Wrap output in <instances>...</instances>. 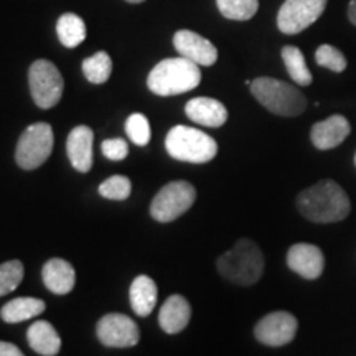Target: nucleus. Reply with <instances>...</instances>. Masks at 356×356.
Listing matches in <instances>:
<instances>
[{"instance_id":"20","label":"nucleus","mask_w":356,"mask_h":356,"mask_svg":"<svg viewBox=\"0 0 356 356\" xmlns=\"http://www.w3.org/2000/svg\"><path fill=\"white\" fill-rule=\"evenodd\" d=\"M129 299L134 314L139 317H147L152 314L155 304H157V284L149 275H139L132 280Z\"/></svg>"},{"instance_id":"21","label":"nucleus","mask_w":356,"mask_h":356,"mask_svg":"<svg viewBox=\"0 0 356 356\" xmlns=\"http://www.w3.org/2000/svg\"><path fill=\"white\" fill-rule=\"evenodd\" d=\"M47 304L42 299H35V297H19L7 302L0 310V317L7 323H20L25 320L35 318L42 315Z\"/></svg>"},{"instance_id":"18","label":"nucleus","mask_w":356,"mask_h":356,"mask_svg":"<svg viewBox=\"0 0 356 356\" xmlns=\"http://www.w3.org/2000/svg\"><path fill=\"white\" fill-rule=\"evenodd\" d=\"M191 318V307L184 296H170L162 305L159 314V323L168 335L180 333Z\"/></svg>"},{"instance_id":"13","label":"nucleus","mask_w":356,"mask_h":356,"mask_svg":"<svg viewBox=\"0 0 356 356\" xmlns=\"http://www.w3.org/2000/svg\"><path fill=\"white\" fill-rule=\"evenodd\" d=\"M175 50L180 56L193 61L198 66H211L218 60V50L210 40L203 38L202 35L191 32V30H178L173 37Z\"/></svg>"},{"instance_id":"15","label":"nucleus","mask_w":356,"mask_h":356,"mask_svg":"<svg viewBox=\"0 0 356 356\" xmlns=\"http://www.w3.org/2000/svg\"><path fill=\"white\" fill-rule=\"evenodd\" d=\"M92 142L95 134L88 126H78L70 132L66 140V154L73 168L79 173H88L92 167Z\"/></svg>"},{"instance_id":"14","label":"nucleus","mask_w":356,"mask_h":356,"mask_svg":"<svg viewBox=\"0 0 356 356\" xmlns=\"http://www.w3.org/2000/svg\"><path fill=\"white\" fill-rule=\"evenodd\" d=\"M350 132L351 126L348 119L335 114L325 121L314 124L310 131V140L318 150H330L340 145L350 136Z\"/></svg>"},{"instance_id":"23","label":"nucleus","mask_w":356,"mask_h":356,"mask_svg":"<svg viewBox=\"0 0 356 356\" xmlns=\"http://www.w3.org/2000/svg\"><path fill=\"white\" fill-rule=\"evenodd\" d=\"M282 60L286 65L289 76L293 79V83H297L299 86H309L314 81L309 66L305 63L304 53H302L297 47L287 44L282 48Z\"/></svg>"},{"instance_id":"33","label":"nucleus","mask_w":356,"mask_h":356,"mask_svg":"<svg viewBox=\"0 0 356 356\" xmlns=\"http://www.w3.org/2000/svg\"><path fill=\"white\" fill-rule=\"evenodd\" d=\"M127 2H131V3H140V2H145V0H127Z\"/></svg>"},{"instance_id":"31","label":"nucleus","mask_w":356,"mask_h":356,"mask_svg":"<svg viewBox=\"0 0 356 356\" xmlns=\"http://www.w3.org/2000/svg\"><path fill=\"white\" fill-rule=\"evenodd\" d=\"M0 356H25L19 346L8 341H0Z\"/></svg>"},{"instance_id":"19","label":"nucleus","mask_w":356,"mask_h":356,"mask_svg":"<svg viewBox=\"0 0 356 356\" xmlns=\"http://www.w3.org/2000/svg\"><path fill=\"white\" fill-rule=\"evenodd\" d=\"M26 340H29L30 348L42 356H55L61 350V338L55 327L47 320H38L30 325Z\"/></svg>"},{"instance_id":"7","label":"nucleus","mask_w":356,"mask_h":356,"mask_svg":"<svg viewBox=\"0 0 356 356\" xmlns=\"http://www.w3.org/2000/svg\"><path fill=\"white\" fill-rule=\"evenodd\" d=\"M197 200V190L188 181H172L155 195L150 204V215L160 222L175 221L193 207Z\"/></svg>"},{"instance_id":"22","label":"nucleus","mask_w":356,"mask_h":356,"mask_svg":"<svg viewBox=\"0 0 356 356\" xmlns=\"http://www.w3.org/2000/svg\"><path fill=\"white\" fill-rule=\"evenodd\" d=\"M56 33L66 48H76L86 38V25L76 13H65L58 19Z\"/></svg>"},{"instance_id":"34","label":"nucleus","mask_w":356,"mask_h":356,"mask_svg":"<svg viewBox=\"0 0 356 356\" xmlns=\"http://www.w3.org/2000/svg\"><path fill=\"white\" fill-rule=\"evenodd\" d=\"M355 165H356V155H355Z\"/></svg>"},{"instance_id":"28","label":"nucleus","mask_w":356,"mask_h":356,"mask_svg":"<svg viewBox=\"0 0 356 356\" xmlns=\"http://www.w3.org/2000/svg\"><path fill=\"white\" fill-rule=\"evenodd\" d=\"M315 61L322 68L332 70L335 73H343L346 70V58L338 48L332 47V44H322L318 50L315 51Z\"/></svg>"},{"instance_id":"5","label":"nucleus","mask_w":356,"mask_h":356,"mask_svg":"<svg viewBox=\"0 0 356 356\" xmlns=\"http://www.w3.org/2000/svg\"><path fill=\"white\" fill-rule=\"evenodd\" d=\"M165 149L172 159L190 163H207L218 154V144L213 137L188 126L170 129L165 139Z\"/></svg>"},{"instance_id":"8","label":"nucleus","mask_w":356,"mask_h":356,"mask_svg":"<svg viewBox=\"0 0 356 356\" xmlns=\"http://www.w3.org/2000/svg\"><path fill=\"white\" fill-rule=\"evenodd\" d=\"M29 84L35 104L42 109L55 108L63 96V76L48 60H37L30 66Z\"/></svg>"},{"instance_id":"1","label":"nucleus","mask_w":356,"mask_h":356,"mask_svg":"<svg viewBox=\"0 0 356 356\" xmlns=\"http://www.w3.org/2000/svg\"><path fill=\"white\" fill-rule=\"evenodd\" d=\"M297 208L312 222H337L350 215L351 203L337 181L320 180L297 197Z\"/></svg>"},{"instance_id":"26","label":"nucleus","mask_w":356,"mask_h":356,"mask_svg":"<svg viewBox=\"0 0 356 356\" xmlns=\"http://www.w3.org/2000/svg\"><path fill=\"white\" fill-rule=\"evenodd\" d=\"M24 264L20 261H7L0 264V297L15 291L24 280Z\"/></svg>"},{"instance_id":"12","label":"nucleus","mask_w":356,"mask_h":356,"mask_svg":"<svg viewBox=\"0 0 356 356\" xmlns=\"http://www.w3.org/2000/svg\"><path fill=\"white\" fill-rule=\"evenodd\" d=\"M289 269L307 280H315L325 269V256L315 244L297 243L287 251Z\"/></svg>"},{"instance_id":"10","label":"nucleus","mask_w":356,"mask_h":356,"mask_svg":"<svg viewBox=\"0 0 356 356\" xmlns=\"http://www.w3.org/2000/svg\"><path fill=\"white\" fill-rule=\"evenodd\" d=\"M96 333L99 341L109 348H131L140 340L137 323L122 314H108L97 322Z\"/></svg>"},{"instance_id":"11","label":"nucleus","mask_w":356,"mask_h":356,"mask_svg":"<svg viewBox=\"0 0 356 356\" xmlns=\"http://www.w3.org/2000/svg\"><path fill=\"white\" fill-rule=\"evenodd\" d=\"M299 322L289 312H273V314L262 317L254 327V337L259 343L266 346L279 348L296 338Z\"/></svg>"},{"instance_id":"4","label":"nucleus","mask_w":356,"mask_h":356,"mask_svg":"<svg viewBox=\"0 0 356 356\" xmlns=\"http://www.w3.org/2000/svg\"><path fill=\"white\" fill-rule=\"evenodd\" d=\"M252 96L267 111L282 118H296L307 108L305 96L292 84L274 78H257L249 84Z\"/></svg>"},{"instance_id":"9","label":"nucleus","mask_w":356,"mask_h":356,"mask_svg":"<svg viewBox=\"0 0 356 356\" xmlns=\"http://www.w3.org/2000/svg\"><path fill=\"white\" fill-rule=\"evenodd\" d=\"M328 0H286L277 15L282 33L297 35L315 24L327 8Z\"/></svg>"},{"instance_id":"25","label":"nucleus","mask_w":356,"mask_h":356,"mask_svg":"<svg viewBox=\"0 0 356 356\" xmlns=\"http://www.w3.org/2000/svg\"><path fill=\"white\" fill-rule=\"evenodd\" d=\"M216 3L222 17L238 22L252 19L259 8V0H216Z\"/></svg>"},{"instance_id":"30","label":"nucleus","mask_w":356,"mask_h":356,"mask_svg":"<svg viewBox=\"0 0 356 356\" xmlns=\"http://www.w3.org/2000/svg\"><path fill=\"white\" fill-rule=\"evenodd\" d=\"M101 150H102V155H104L106 159L115 160V162H119V160H124L129 155L127 142L124 139H108V140H104V142H102V145H101Z\"/></svg>"},{"instance_id":"27","label":"nucleus","mask_w":356,"mask_h":356,"mask_svg":"<svg viewBox=\"0 0 356 356\" xmlns=\"http://www.w3.org/2000/svg\"><path fill=\"white\" fill-rule=\"evenodd\" d=\"M131 191H132L131 180L124 175H113L99 185L101 197L108 200H115V202L127 200L131 197Z\"/></svg>"},{"instance_id":"32","label":"nucleus","mask_w":356,"mask_h":356,"mask_svg":"<svg viewBox=\"0 0 356 356\" xmlns=\"http://www.w3.org/2000/svg\"><path fill=\"white\" fill-rule=\"evenodd\" d=\"M348 19L356 26V0H351L348 6Z\"/></svg>"},{"instance_id":"2","label":"nucleus","mask_w":356,"mask_h":356,"mask_svg":"<svg viewBox=\"0 0 356 356\" xmlns=\"http://www.w3.org/2000/svg\"><path fill=\"white\" fill-rule=\"evenodd\" d=\"M218 273L229 282L254 286L264 274V256L252 239L243 238L216 261Z\"/></svg>"},{"instance_id":"16","label":"nucleus","mask_w":356,"mask_h":356,"mask_svg":"<svg viewBox=\"0 0 356 356\" xmlns=\"http://www.w3.org/2000/svg\"><path fill=\"white\" fill-rule=\"evenodd\" d=\"M185 113L188 119L204 127H221L228 121L225 104L213 97H195L186 102Z\"/></svg>"},{"instance_id":"6","label":"nucleus","mask_w":356,"mask_h":356,"mask_svg":"<svg viewBox=\"0 0 356 356\" xmlns=\"http://www.w3.org/2000/svg\"><path fill=\"white\" fill-rule=\"evenodd\" d=\"M53 129L47 122H35L20 136L15 150V160L24 170H35L42 167L51 155Z\"/></svg>"},{"instance_id":"29","label":"nucleus","mask_w":356,"mask_h":356,"mask_svg":"<svg viewBox=\"0 0 356 356\" xmlns=\"http://www.w3.org/2000/svg\"><path fill=\"white\" fill-rule=\"evenodd\" d=\"M126 132L136 145L144 147L150 142V124L144 114L129 115L126 122Z\"/></svg>"},{"instance_id":"24","label":"nucleus","mask_w":356,"mask_h":356,"mask_svg":"<svg viewBox=\"0 0 356 356\" xmlns=\"http://www.w3.org/2000/svg\"><path fill=\"white\" fill-rule=\"evenodd\" d=\"M83 73L89 83H106L113 73V60L106 51H97L83 61Z\"/></svg>"},{"instance_id":"3","label":"nucleus","mask_w":356,"mask_h":356,"mask_svg":"<svg viewBox=\"0 0 356 356\" xmlns=\"http://www.w3.org/2000/svg\"><path fill=\"white\" fill-rule=\"evenodd\" d=\"M202 71L193 61L184 56L167 58L149 73L147 86L157 96H177L198 88Z\"/></svg>"},{"instance_id":"17","label":"nucleus","mask_w":356,"mask_h":356,"mask_svg":"<svg viewBox=\"0 0 356 356\" xmlns=\"http://www.w3.org/2000/svg\"><path fill=\"white\" fill-rule=\"evenodd\" d=\"M42 277L48 291L56 293V296H66L73 291L74 284H76L74 267L60 257H53L43 266Z\"/></svg>"}]
</instances>
